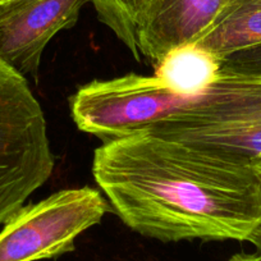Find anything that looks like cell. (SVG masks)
I'll list each match as a JSON object with an SVG mask.
<instances>
[{"instance_id": "6da1fadb", "label": "cell", "mask_w": 261, "mask_h": 261, "mask_svg": "<svg viewBox=\"0 0 261 261\" xmlns=\"http://www.w3.org/2000/svg\"><path fill=\"white\" fill-rule=\"evenodd\" d=\"M92 175L117 217L147 238L248 241L261 227L253 165L151 130L102 142Z\"/></svg>"}, {"instance_id": "7a4b0ae2", "label": "cell", "mask_w": 261, "mask_h": 261, "mask_svg": "<svg viewBox=\"0 0 261 261\" xmlns=\"http://www.w3.org/2000/svg\"><path fill=\"white\" fill-rule=\"evenodd\" d=\"M151 132L250 165L261 163V71L222 65L209 91Z\"/></svg>"}, {"instance_id": "3957f363", "label": "cell", "mask_w": 261, "mask_h": 261, "mask_svg": "<svg viewBox=\"0 0 261 261\" xmlns=\"http://www.w3.org/2000/svg\"><path fill=\"white\" fill-rule=\"evenodd\" d=\"M54 165L41 104L26 77L0 59V224L47 182Z\"/></svg>"}, {"instance_id": "277c9868", "label": "cell", "mask_w": 261, "mask_h": 261, "mask_svg": "<svg viewBox=\"0 0 261 261\" xmlns=\"http://www.w3.org/2000/svg\"><path fill=\"white\" fill-rule=\"evenodd\" d=\"M197 97L170 91L155 76L129 73L80 87L71 97V114L80 130L108 142L151 130Z\"/></svg>"}, {"instance_id": "5b68a950", "label": "cell", "mask_w": 261, "mask_h": 261, "mask_svg": "<svg viewBox=\"0 0 261 261\" xmlns=\"http://www.w3.org/2000/svg\"><path fill=\"white\" fill-rule=\"evenodd\" d=\"M109 212L107 197L89 186L23 205L0 232V261H40L72 252L77 237Z\"/></svg>"}, {"instance_id": "8992f818", "label": "cell", "mask_w": 261, "mask_h": 261, "mask_svg": "<svg viewBox=\"0 0 261 261\" xmlns=\"http://www.w3.org/2000/svg\"><path fill=\"white\" fill-rule=\"evenodd\" d=\"M85 0H8L0 4V59L36 80L50 40L77 23Z\"/></svg>"}, {"instance_id": "52a82bcc", "label": "cell", "mask_w": 261, "mask_h": 261, "mask_svg": "<svg viewBox=\"0 0 261 261\" xmlns=\"http://www.w3.org/2000/svg\"><path fill=\"white\" fill-rule=\"evenodd\" d=\"M227 0H154L141 19V57L156 64L169 50L199 42L217 24Z\"/></svg>"}, {"instance_id": "ba28073f", "label": "cell", "mask_w": 261, "mask_h": 261, "mask_svg": "<svg viewBox=\"0 0 261 261\" xmlns=\"http://www.w3.org/2000/svg\"><path fill=\"white\" fill-rule=\"evenodd\" d=\"M223 60L197 42L183 44L167 53L155 67V74L170 91L197 97L209 91L222 72Z\"/></svg>"}, {"instance_id": "9c48e42d", "label": "cell", "mask_w": 261, "mask_h": 261, "mask_svg": "<svg viewBox=\"0 0 261 261\" xmlns=\"http://www.w3.org/2000/svg\"><path fill=\"white\" fill-rule=\"evenodd\" d=\"M197 44L222 60L261 46V0H240L228 7L212 31Z\"/></svg>"}, {"instance_id": "30bf717a", "label": "cell", "mask_w": 261, "mask_h": 261, "mask_svg": "<svg viewBox=\"0 0 261 261\" xmlns=\"http://www.w3.org/2000/svg\"><path fill=\"white\" fill-rule=\"evenodd\" d=\"M152 2L154 0H91L99 21L114 32L137 62L141 60L140 24Z\"/></svg>"}, {"instance_id": "8fae6325", "label": "cell", "mask_w": 261, "mask_h": 261, "mask_svg": "<svg viewBox=\"0 0 261 261\" xmlns=\"http://www.w3.org/2000/svg\"><path fill=\"white\" fill-rule=\"evenodd\" d=\"M248 242L255 247V252L253 253L261 260V227L251 234V237L248 238Z\"/></svg>"}, {"instance_id": "7c38bea8", "label": "cell", "mask_w": 261, "mask_h": 261, "mask_svg": "<svg viewBox=\"0 0 261 261\" xmlns=\"http://www.w3.org/2000/svg\"><path fill=\"white\" fill-rule=\"evenodd\" d=\"M229 261H261L255 253H237V255L232 256Z\"/></svg>"}, {"instance_id": "4fadbf2b", "label": "cell", "mask_w": 261, "mask_h": 261, "mask_svg": "<svg viewBox=\"0 0 261 261\" xmlns=\"http://www.w3.org/2000/svg\"><path fill=\"white\" fill-rule=\"evenodd\" d=\"M253 168H255L256 173H257L258 178H260V180H261V163H257V164H255V165H253Z\"/></svg>"}, {"instance_id": "5bb4252c", "label": "cell", "mask_w": 261, "mask_h": 261, "mask_svg": "<svg viewBox=\"0 0 261 261\" xmlns=\"http://www.w3.org/2000/svg\"><path fill=\"white\" fill-rule=\"evenodd\" d=\"M237 2H240V0H227V4H225V9H227L228 7L232 6V4L237 3ZM225 9H224V11H225ZM222 14H223V13H222Z\"/></svg>"}, {"instance_id": "9a60e30c", "label": "cell", "mask_w": 261, "mask_h": 261, "mask_svg": "<svg viewBox=\"0 0 261 261\" xmlns=\"http://www.w3.org/2000/svg\"><path fill=\"white\" fill-rule=\"evenodd\" d=\"M4 2H8V0H0V4L4 3Z\"/></svg>"}]
</instances>
